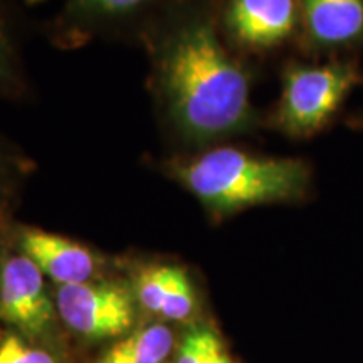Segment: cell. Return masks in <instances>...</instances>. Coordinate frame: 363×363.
<instances>
[{
	"label": "cell",
	"instance_id": "4",
	"mask_svg": "<svg viewBox=\"0 0 363 363\" xmlns=\"http://www.w3.org/2000/svg\"><path fill=\"white\" fill-rule=\"evenodd\" d=\"M61 323L86 342H115L138 326V303L130 284L113 279L57 286Z\"/></svg>",
	"mask_w": 363,
	"mask_h": 363
},
{
	"label": "cell",
	"instance_id": "1",
	"mask_svg": "<svg viewBox=\"0 0 363 363\" xmlns=\"http://www.w3.org/2000/svg\"><path fill=\"white\" fill-rule=\"evenodd\" d=\"M160 81L172 118L190 138H222L251 121L247 74L207 17L192 16L177 27L163 54Z\"/></svg>",
	"mask_w": 363,
	"mask_h": 363
},
{
	"label": "cell",
	"instance_id": "6",
	"mask_svg": "<svg viewBox=\"0 0 363 363\" xmlns=\"http://www.w3.org/2000/svg\"><path fill=\"white\" fill-rule=\"evenodd\" d=\"M0 235L24 254L57 286L78 284L99 278L101 259L96 252L65 235L48 233L39 227L11 225L0 219Z\"/></svg>",
	"mask_w": 363,
	"mask_h": 363
},
{
	"label": "cell",
	"instance_id": "10",
	"mask_svg": "<svg viewBox=\"0 0 363 363\" xmlns=\"http://www.w3.org/2000/svg\"><path fill=\"white\" fill-rule=\"evenodd\" d=\"M177 342L172 326L152 321L111 342L93 363H165L174 357Z\"/></svg>",
	"mask_w": 363,
	"mask_h": 363
},
{
	"label": "cell",
	"instance_id": "15",
	"mask_svg": "<svg viewBox=\"0 0 363 363\" xmlns=\"http://www.w3.org/2000/svg\"><path fill=\"white\" fill-rule=\"evenodd\" d=\"M19 86V67L7 24L0 13V94H11Z\"/></svg>",
	"mask_w": 363,
	"mask_h": 363
},
{
	"label": "cell",
	"instance_id": "12",
	"mask_svg": "<svg viewBox=\"0 0 363 363\" xmlns=\"http://www.w3.org/2000/svg\"><path fill=\"white\" fill-rule=\"evenodd\" d=\"M49 345L34 343L12 331H4L0 337V363H61Z\"/></svg>",
	"mask_w": 363,
	"mask_h": 363
},
{
	"label": "cell",
	"instance_id": "11",
	"mask_svg": "<svg viewBox=\"0 0 363 363\" xmlns=\"http://www.w3.org/2000/svg\"><path fill=\"white\" fill-rule=\"evenodd\" d=\"M172 363H234L224 340L208 325H192L177 342Z\"/></svg>",
	"mask_w": 363,
	"mask_h": 363
},
{
	"label": "cell",
	"instance_id": "8",
	"mask_svg": "<svg viewBox=\"0 0 363 363\" xmlns=\"http://www.w3.org/2000/svg\"><path fill=\"white\" fill-rule=\"evenodd\" d=\"M301 11L299 0H229L225 26L239 44L274 48L291 35Z\"/></svg>",
	"mask_w": 363,
	"mask_h": 363
},
{
	"label": "cell",
	"instance_id": "7",
	"mask_svg": "<svg viewBox=\"0 0 363 363\" xmlns=\"http://www.w3.org/2000/svg\"><path fill=\"white\" fill-rule=\"evenodd\" d=\"M138 306L162 321L192 323L199 313V294L189 272L175 264H148L130 283Z\"/></svg>",
	"mask_w": 363,
	"mask_h": 363
},
{
	"label": "cell",
	"instance_id": "2",
	"mask_svg": "<svg viewBox=\"0 0 363 363\" xmlns=\"http://www.w3.org/2000/svg\"><path fill=\"white\" fill-rule=\"evenodd\" d=\"M172 175L216 216L296 201L310 185V167L303 160L259 157L233 147H217L177 162Z\"/></svg>",
	"mask_w": 363,
	"mask_h": 363
},
{
	"label": "cell",
	"instance_id": "16",
	"mask_svg": "<svg viewBox=\"0 0 363 363\" xmlns=\"http://www.w3.org/2000/svg\"><path fill=\"white\" fill-rule=\"evenodd\" d=\"M4 331H6V330H4V326H2V323H0V337H2V335H4Z\"/></svg>",
	"mask_w": 363,
	"mask_h": 363
},
{
	"label": "cell",
	"instance_id": "9",
	"mask_svg": "<svg viewBox=\"0 0 363 363\" xmlns=\"http://www.w3.org/2000/svg\"><path fill=\"white\" fill-rule=\"evenodd\" d=\"M308 38L320 48H338L363 35V0H299Z\"/></svg>",
	"mask_w": 363,
	"mask_h": 363
},
{
	"label": "cell",
	"instance_id": "13",
	"mask_svg": "<svg viewBox=\"0 0 363 363\" xmlns=\"http://www.w3.org/2000/svg\"><path fill=\"white\" fill-rule=\"evenodd\" d=\"M152 0H72V9L93 19H118L130 16Z\"/></svg>",
	"mask_w": 363,
	"mask_h": 363
},
{
	"label": "cell",
	"instance_id": "14",
	"mask_svg": "<svg viewBox=\"0 0 363 363\" xmlns=\"http://www.w3.org/2000/svg\"><path fill=\"white\" fill-rule=\"evenodd\" d=\"M24 163L6 143L0 142V219L6 217V206L19 184Z\"/></svg>",
	"mask_w": 363,
	"mask_h": 363
},
{
	"label": "cell",
	"instance_id": "3",
	"mask_svg": "<svg viewBox=\"0 0 363 363\" xmlns=\"http://www.w3.org/2000/svg\"><path fill=\"white\" fill-rule=\"evenodd\" d=\"M357 67L347 62L293 66L286 71L276 123L291 136H310L331 120L353 86Z\"/></svg>",
	"mask_w": 363,
	"mask_h": 363
},
{
	"label": "cell",
	"instance_id": "5",
	"mask_svg": "<svg viewBox=\"0 0 363 363\" xmlns=\"http://www.w3.org/2000/svg\"><path fill=\"white\" fill-rule=\"evenodd\" d=\"M0 240V323L29 342L49 345L61 320L45 276L2 235Z\"/></svg>",
	"mask_w": 363,
	"mask_h": 363
}]
</instances>
